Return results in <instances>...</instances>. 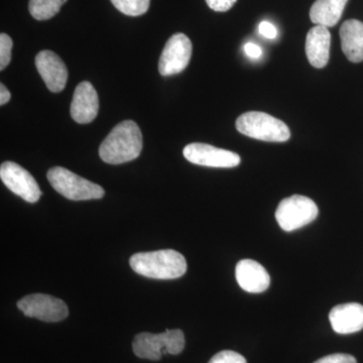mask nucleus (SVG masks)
<instances>
[{"instance_id":"nucleus-1","label":"nucleus","mask_w":363,"mask_h":363,"mask_svg":"<svg viewBox=\"0 0 363 363\" xmlns=\"http://www.w3.org/2000/svg\"><path fill=\"white\" fill-rule=\"evenodd\" d=\"M142 150L143 135L138 124L124 121L100 145L99 156L107 164H121L138 159Z\"/></svg>"},{"instance_id":"nucleus-2","label":"nucleus","mask_w":363,"mask_h":363,"mask_svg":"<svg viewBox=\"0 0 363 363\" xmlns=\"http://www.w3.org/2000/svg\"><path fill=\"white\" fill-rule=\"evenodd\" d=\"M130 264L136 274L150 279H178L187 272L185 257L173 250L135 253Z\"/></svg>"},{"instance_id":"nucleus-3","label":"nucleus","mask_w":363,"mask_h":363,"mask_svg":"<svg viewBox=\"0 0 363 363\" xmlns=\"http://www.w3.org/2000/svg\"><path fill=\"white\" fill-rule=\"evenodd\" d=\"M236 130L248 138L269 143H284L290 140L288 125L276 117L260 111L241 114L236 121Z\"/></svg>"},{"instance_id":"nucleus-4","label":"nucleus","mask_w":363,"mask_h":363,"mask_svg":"<svg viewBox=\"0 0 363 363\" xmlns=\"http://www.w3.org/2000/svg\"><path fill=\"white\" fill-rule=\"evenodd\" d=\"M185 347V336L180 329L154 334L143 332L133 339V350L136 357L143 359L160 360L162 355H177Z\"/></svg>"},{"instance_id":"nucleus-5","label":"nucleus","mask_w":363,"mask_h":363,"mask_svg":"<svg viewBox=\"0 0 363 363\" xmlns=\"http://www.w3.org/2000/svg\"><path fill=\"white\" fill-rule=\"evenodd\" d=\"M47 177L52 187L72 201L101 199L105 194L101 186L86 180L62 167L49 169Z\"/></svg>"},{"instance_id":"nucleus-6","label":"nucleus","mask_w":363,"mask_h":363,"mask_svg":"<svg viewBox=\"0 0 363 363\" xmlns=\"http://www.w3.org/2000/svg\"><path fill=\"white\" fill-rule=\"evenodd\" d=\"M319 210L310 198L293 195L279 202L276 219L279 227L286 233L297 230L317 218Z\"/></svg>"},{"instance_id":"nucleus-7","label":"nucleus","mask_w":363,"mask_h":363,"mask_svg":"<svg viewBox=\"0 0 363 363\" xmlns=\"http://www.w3.org/2000/svg\"><path fill=\"white\" fill-rule=\"evenodd\" d=\"M18 307L26 317L37 318L44 322H60L69 314L64 301L45 294L26 296L18 301Z\"/></svg>"},{"instance_id":"nucleus-8","label":"nucleus","mask_w":363,"mask_h":363,"mask_svg":"<svg viewBox=\"0 0 363 363\" xmlns=\"http://www.w3.org/2000/svg\"><path fill=\"white\" fill-rule=\"evenodd\" d=\"M0 179L11 192L20 196L26 202H38L42 196V191L35 178L16 162H2Z\"/></svg>"},{"instance_id":"nucleus-9","label":"nucleus","mask_w":363,"mask_h":363,"mask_svg":"<svg viewBox=\"0 0 363 363\" xmlns=\"http://www.w3.org/2000/svg\"><path fill=\"white\" fill-rule=\"evenodd\" d=\"M192 56V43L184 33H175L169 38L159 61V71L162 76L181 73L187 68Z\"/></svg>"},{"instance_id":"nucleus-10","label":"nucleus","mask_w":363,"mask_h":363,"mask_svg":"<svg viewBox=\"0 0 363 363\" xmlns=\"http://www.w3.org/2000/svg\"><path fill=\"white\" fill-rule=\"evenodd\" d=\"M183 154L186 160L192 164L210 168H235L241 161L236 152L201 143L186 145Z\"/></svg>"},{"instance_id":"nucleus-11","label":"nucleus","mask_w":363,"mask_h":363,"mask_svg":"<svg viewBox=\"0 0 363 363\" xmlns=\"http://www.w3.org/2000/svg\"><path fill=\"white\" fill-rule=\"evenodd\" d=\"M35 67L50 91L58 93L64 90L68 80V70L56 52H40L35 57Z\"/></svg>"},{"instance_id":"nucleus-12","label":"nucleus","mask_w":363,"mask_h":363,"mask_svg":"<svg viewBox=\"0 0 363 363\" xmlns=\"http://www.w3.org/2000/svg\"><path fill=\"white\" fill-rule=\"evenodd\" d=\"M99 99L93 85L87 81L76 87L71 104V116L77 123H90L96 118Z\"/></svg>"},{"instance_id":"nucleus-13","label":"nucleus","mask_w":363,"mask_h":363,"mask_svg":"<svg viewBox=\"0 0 363 363\" xmlns=\"http://www.w3.org/2000/svg\"><path fill=\"white\" fill-rule=\"evenodd\" d=\"M238 285L248 293H262L271 284L269 272L262 264L252 259H242L235 269Z\"/></svg>"},{"instance_id":"nucleus-14","label":"nucleus","mask_w":363,"mask_h":363,"mask_svg":"<svg viewBox=\"0 0 363 363\" xmlns=\"http://www.w3.org/2000/svg\"><path fill=\"white\" fill-rule=\"evenodd\" d=\"M329 320L336 333H357L363 329V306L357 303L336 306L331 310Z\"/></svg>"},{"instance_id":"nucleus-15","label":"nucleus","mask_w":363,"mask_h":363,"mask_svg":"<svg viewBox=\"0 0 363 363\" xmlns=\"http://www.w3.org/2000/svg\"><path fill=\"white\" fill-rule=\"evenodd\" d=\"M331 35L328 28L316 26L309 30L306 39V54L315 68H324L330 55Z\"/></svg>"},{"instance_id":"nucleus-16","label":"nucleus","mask_w":363,"mask_h":363,"mask_svg":"<svg viewBox=\"0 0 363 363\" xmlns=\"http://www.w3.org/2000/svg\"><path fill=\"white\" fill-rule=\"evenodd\" d=\"M341 48L352 63L363 61V23L348 20L340 28Z\"/></svg>"},{"instance_id":"nucleus-17","label":"nucleus","mask_w":363,"mask_h":363,"mask_svg":"<svg viewBox=\"0 0 363 363\" xmlns=\"http://www.w3.org/2000/svg\"><path fill=\"white\" fill-rule=\"evenodd\" d=\"M348 0H316L310 9V18L316 26L331 28L340 21Z\"/></svg>"},{"instance_id":"nucleus-18","label":"nucleus","mask_w":363,"mask_h":363,"mask_svg":"<svg viewBox=\"0 0 363 363\" xmlns=\"http://www.w3.org/2000/svg\"><path fill=\"white\" fill-rule=\"evenodd\" d=\"M67 0H30L28 11L37 21L54 18L61 11Z\"/></svg>"},{"instance_id":"nucleus-19","label":"nucleus","mask_w":363,"mask_h":363,"mask_svg":"<svg viewBox=\"0 0 363 363\" xmlns=\"http://www.w3.org/2000/svg\"><path fill=\"white\" fill-rule=\"evenodd\" d=\"M121 13L128 16H143L149 11L150 0H111Z\"/></svg>"},{"instance_id":"nucleus-20","label":"nucleus","mask_w":363,"mask_h":363,"mask_svg":"<svg viewBox=\"0 0 363 363\" xmlns=\"http://www.w3.org/2000/svg\"><path fill=\"white\" fill-rule=\"evenodd\" d=\"M13 40L9 35L2 33L0 35V70L4 71L11 60Z\"/></svg>"},{"instance_id":"nucleus-21","label":"nucleus","mask_w":363,"mask_h":363,"mask_svg":"<svg viewBox=\"0 0 363 363\" xmlns=\"http://www.w3.org/2000/svg\"><path fill=\"white\" fill-rule=\"evenodd\" d=\"M208 363H247V359L235 351L223 350L215 354Z\"/></svg>"},{"instance_id":"nucleus-22","label":"nucleus","mask_w":363,"mask_h":363,"mask_svg":"<svg viewBox=\"0 0 363 363\" xmlns=\"http://www.w3.org/2000/svg\"><path fill=\"white\" fill-rule=\"evenodd\" d=\"M314 363H357V362L352 355L336 353V354L327 355V357L320 358Z\"/></svg>"},{"instance_id":"nucleus-23","label":"nucleus","mask_w":363,"mask_h":363,"mask_svg":"<svg viewBox=\"0 0 363 363\" xmlns=\"http://www.w3.org/2000/svg\"><path fill=\"white\" fill-rule=\"evenodd\" d=\"M238 0H206L208 6L217 13H225L235 4Z\"/></svg>"},{"instance_id":"nucleus-24","label":"nucleus","mask_w":363,"mask_h":363,"mask_svg":"<svg viewBox=\"0 0 363 363\" xmlns=\"http://www.w3.org/2000/svg\"><path fill=\"white\" fill-rule=\"evenodd\" d=\"M259 30L260 35H264L267 39L274 40L278 35V30H277L276 26L269 23V21L260 23Z\"/></svg>"},{"instance_id":"nucleus-25","label":"nucleus","mask_w":363,"mask_h":363,"mask_svg":"<svg viewBox=\"0 0 363 363\" xmlns=\"http://www.w3.org/2000/svg\"><path fill=\"white\" fill-rule=\"evenodd\" d=\"M245 51L247 52V56L252 59H259L262 55V49H260L259 45L253 44V43H247L245 45Z\"/></svg>"},{"instance_id":"nucleus-26","label":"nucleus","mask_w":363,"mask_h":363,"mask_svg":"<svg viewBox=\"0 0 363 363\" xmlns=\"http://www.w3.org/2000/svg\"><path fill=\"white\" fill-rule=\"evenodd\" d=\"M11 94L7 88L4 84H0V105L4 106V104H6L7 102L11 100Z\"/></svg>"}]
</instances>
